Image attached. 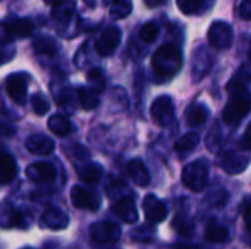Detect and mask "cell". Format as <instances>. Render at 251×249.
Listing matches in <instances>:
<instances>
[{
    "label": "cell",
    "mask_w": 251,
    "mask_h": 249,
    "mask_svg": "<svg viewBox=\"0 0 251 249\" xmlns=\"http://www.w3.org/2000/svg\"><path fill=\"white\" fill-rule=\"evenodd\" d=\"M228 92L231 94V100L222 112V119L226 125H238L251 112L250 94L241 70L229 81Z\"/></svg>",
    "instance_id": "cell-1"
},
{
    "label": "cell",
    "mask_w": 251,
    "mask_h": 249,
    "mask_svg": "<svg viewBox=\"0 0 251 249\" xmlns=\"http://www.w3.org/2000/svg\"><path fill=\"white\" fill-rule=\"evenodd\" d=\"M151 65L157 75L172 78L182 68V53L175 44H165L153 54Z\"/></svg>",
    "instance_id": "cell-2"
},
{
    "label": "cell",
    "mask_w": 251,
    "mask_h": 249,
    "mask_svg": "<svg viewBox=\"0 0 251 249\" xmlns=\"http://www.w3.org/2000/svg\"><path fill=\"white\" fill-rule=\"evenodd\" d=\"M209 169H210V166L206 158H199V160L187 164L182 170L184 185L194 192L203 191L209 182Z\"/></svg>",
    "instance_id": "cell-3"
},
{
    "label": "cell",
    "mask_w": 251,
    "mask_h": 249,
    "mask_svg": "<svg viewBox=\"0 0 251 249\" xmlns=\"http://www.w3.org/2000/svg\"><path fill=\"white\" fill-rule=\"evenodd\" d=\"M209 44L216 50H226L232 45L234 29L225 21H216L210 25L207 32Z\"/></svg>",
    "instance_id": "cell-4"
},
{
    "label": "cell",
    "mask_w": 251,
    "mask_h": 249,
    "mask_svg": "<svg viewBox=\"0 0 251 249\" xmlns=\"http://www.w3.org/2000/svg\"><path fill=\"white\" fill-rule=\"evenodd\" d=\"M121 227L113 222H99L90 227V236L96 244L109 245L121 239Z\"/></svg>",
    "instance_id": "cell-5"
},
{
    "label": "cell",
    "mask_w": 251,
    "mask_h": 249,
    "mask_svg": "<svg viewBox=\"0 0 251 249\" xmlns=\"http://www.w3.org/2000/svg\"><path fill=\"white\" fill-rule=\"evenodd\" d=\"M150 114L157 125H171L175 117V107L172 98L169 95H160L159 98H156L150 107Z\"/></svg>",
    "instance_id": "cell-6"
},
{
    "label": "cell",
    "mask_w": 251,
    "mask_h": 249,
    "mask_svg": "<svg viewBox=\"0 0 251 249\" xmlns=\"http://www.w3.org/2000/svg\"><path fill=\"white\" fill-rule=\"evenodd\" d=\"M218 163L221 166V169L224 172H226L228 175H240L241 172H244L250 163L249 156H244L241 153L237 151H224L219 154L218 157Z\"/></svg>",
    "instance_id": "cell-7"
},
{
    "label": "cell",
    "mask_w": 251,
    "mask_h": 249,
    "mask_svg": "<svg viewBox=\"0 0 251 249\" xmlns=\"http://www.w3.org/2000/svg\"><path fill=\"white\" fill-rule=\"evenodd\" d=\"M71 201L74 207L79 210H87V211H96L100 207V200L97 194L82 188V186H74L71 189Z\"/></svg>",
    "instance_id": "cell-8"
},
{
    "label": "cell",
    "mask_w": 251,
    "mask_h": 249,
    "mask_svg": "<svg viewBox=\"0 0 251 249\" xmlns=\"http://www.w3.org/2000/svg\"><path fill=\"white\" fill-rule=\"evenodd\" d=\"M122 38V31L118 26H109L96 43V50L100 56H110L119 45Z\"/></svg>",
    "instance_id": "cell-9"
},
{
    "label": "cell",
    "mask_w": 251,
    "mask_h": 249,
    "mask_svg": "<svg viewBox=\"0 0 251 249\" xmlns=\"http://www.w3.org/2000/svg\"><path fill=\"white\" fill-rule=\"evenodd\" d=\"M26 178L32 182L37 183H46V182H53L56 179V167L49 163V161H38V163H32L26 167L25 170Z\"/></svg>",
    "instance_id": "cell-10"
},
{
    "label": "cell",
    "mask_w": 251,
    "mask_h": 249,
    "mask_svg": "<svg viewBox=\"0 0 251 249\" xmlns=\"http://www.w3.org/2000/svg\"><path fill=\"white\" fill-rule=\"evenodd\" d=\"M143 210L146 220L149 223H160L166 219L168 210L166 205L156 197V195H147L143 201Z\"/></svg>",
    "instance_id": "cell-11"
},
{
    "label": "cell",
    "mask_w": 251,
    "mask_h": 249,
    "mask_svg": "<svg viewBox=\"0 0 251 249\" xmlns=\"http://www.w3.org/2000/svg\"><path fill=\"white\" fill-rule=\"evenodd\" d=\"M6 92L7 95L19 106H24L26 101V81L22 73H13L6 79Z\"/></svg>",
    "instance_id": "cell-12"
},
{
    "label": "cell",
    "mask_w": 251,
    "mask_h": 249,
    "mask_svg": "<svg viewBox=\"0 0 251 249\" xmlns=\"http://www.w3.org/2000/svg\"><path fill=\"white\" fill-rule=\"evenodd\" d=\"M212 68V56L206 47H199L193 57V79L200 81Z\"/></svg>",
    "instance_id": "cell-13"
},
{
    "label": "cell",
    "mask_w": 251,
    "mask_h": 249,
    "mask_svg": "<svg viewBox=\"0 0 251 249\" xmlns=\"http://www.w3.org/2000/svg\"><path fill=\"white\" fill-rule=\"evenodd\" d=\"M25 147L31 154H35V156H50L54 151V142L41 134L28 136L25 141Z\"/></svg>",
    "instance_id": "cell-14"
},
{
    "label": "cell",
    "mask_w": 251,
    "mask_h": 249,
    "mask_svg": "<svg viewBox=\"0 0 251 249\" xmlns=\"http://www.w3.org/2000/svg\"><path fill=\"white\" fill-rule=\"evenodd\" d=\"M113 211L125 223L134 225V223L138 222V211H137V207H135V201L131 197L121 198L118 203H115Z\"/></svg>",
    "instance_id": "cell-15"
},
{
    "label": "cell",
    "mask_w": 251,
    "mask_h": 249,
    "mask_svg": "<svg viewBox=\"0 0 251 249\" xmlns=\"http://www.w3.org/2000/svg\"><path fill=\"white\" fill-rule=\"evenodd\" d=\"M3 28L9 37H16V38L29 37L34 29L32 22L26 18H13V19L7 21L3 25Z\"/></svg>",
    "instance_id": "cell-16"
},
{
    "label": "cell",
    "mask_w": 251,
    "mask_h": 249,
    "mask_svg": "<svg viewBox=\"0 0 251 249\" xmlns=\"http://www.w3.org/2000/svg\"><path fill=\"white\" fill-rule=\"evenodd\" d=\"M41 225L51 230L65 229L68 226V217L63 211L54 207H49L41 216Z\"/></svg>",
    "instance_id": "cell-17"
},
{
    "label": "cell",
    "mask_w": 251,
    "mask_h": 249,
    "mask_svg": "<svg viewBox=\"0 0 251 249\" xmlns=\"http://www.w3.org/2000/svg\"><path fill=\"white\" fill-rule=\"evenodd\" d=\"M126 170H128V175L129 178L132 179V182L137 185V186H147L150 183V175L147 172V167L144 166V163L138 158H134L131 160L128 164H126Z\"/></svg>",
    "instance_id": "cell-18"
},
{
    "label": "cell",
    "mask_w": 251,
    "mask_h": 249,
    "mask_svg": "<svg viewBox=\"0 0 251 249\" xmlns=\"http://www.w3.org/2000/svg\"><path fill=\"white\" fill-rule=\"evenodd\" d=\"M16 163L12 156L1 153L0 154V185L10 183L16 176Z\"/></svg>",
    "instance_id": "cell-19"
},
{
    "label": "cell",
    "mask_w": 251,
    "mask_h": 249,
    "mask_svg": "<svg viewBox=\"0 0 251 249\" xmlns=\"http://www.w3.org/2000/svg\"><path fill=\"white\" fill-rule=\"evenodd\" d=\"M185 117H187V123L190 126H201L206 123V120L209 117V109L201 103L191 104L187 109Z\"/></svg>",
    "instance_id": "cell-20"
},
{
    "label": "cell",
    "mask_w": 251,
    "mask_h": 249,
    "mask_svg": "<svg viewBox=\"0 0 251 249\" xmlns=\"http://www.w3.org/2000/svg\"><path fill=\"white\" fill-rule=\"evenodd\" d=\"M213 3L215 0H176L179 10L185 15H197L204 10H209Z\"/></svg>",
    "instance_id": "cell-21"
},
{
    "label": "cell",
    "mask_w": 251,
    "mask_h": 249,
    "mask_svg": "<svg viewBox=\"0 0 251 249\" xmlns=\"http://www.w3.org/2000/svg\"><path fill=\"white\" fill-rule=\"evenodd\" d=\"M204 236L210 244H224L229 239V232L225 226L216 223L215 220H210L206 227Z\"/></svg>",
    "instance_id": "cell-22"
},
{
    "label": "cell",
    "mask_w": 251,
    "mask_h": 249,
    "mask_svg": "<svg viewBox=\"0 0 251 249\" xmlns=\"http://www.w3.org/2000/svg\"><path fill=\"white\" fill-rule=\"evenodd\" d=\"M74 12H75V1L74 0H62L59 4L53 6L51 16L54 18V21H57L60 23H68L69 19L72 18Z\"/></svg>",
    "instance_id": "cell-23"
},
{
    "label": "cell",
    "mask_w": 251,
    "mask_h": 249,
    "mask_svg": "<svg viewBox=\"0 0 251 249\" xmlns=\"http://www.w3.org/2000/svg\"><path fill=\"white\" fill-rule=\"evenodd\" d=\"M76 92H78V100H79V104L82 106V109L93 110L99 106L100 97H99V91L96 88L82 87V88H78Z\"/></svg>",
    "instance_id": "cell-24"
},
{
    "label": "cell",
    "mask_w": 251,
    "mask_h": 249,
    "mask_svg": "<svg viewBox=\"0 0 251 249\" xmlns=\"http://www.w3.org/2000/svg\"><path fill=\"white\" fill-rule=\"evenodd\" d=\"M101 167L99 164H94V163H88V164H84L82 167L78 169V176L82 182L85 183H90V185H94L100 181L101 178Z\"/></svg>",
    "instance_id": "cell-25"
},
{
    "label": "cell",
    "mask_w": 251,
    "mask_h": 249,
    "mask_svg": "<svg viewBox=\"0 0 251 249\" xmlns=\"http://www.w3.org/2000/svg\"><path fill=\"white\" fill-rule=\"evenodd\" d=\"M47 126L57 136H66L71 132V122L62 114H53L49 119Z\"/></svg>",
    "instance_id": "cell-26"
},
{
    "label": "cell",
    "mask_w": 251,
    "mask_h": 249,
    "mask_svg": "<svg viewBox=\"0 0 251 249\" xmlns=\"http://www.w3.org/2000/svg\"><path fill=\"white\" fill-rule=\"evenodd\" d=\"M199 142H200L199 135L194 134V132H190V134L181 136V138L176 141L175 150H176V153H179L181 156H185V154H188L190 151H193V150L199 145Z\"/></svg>",
    "instance_id": "cell-27"
},
{
    "label": "cell",
    "mask_w": 251,
    "mask_h": 249,
    "mask_svg": "<svg viewBox=\"0 0 251 249\" xmlns=\"http://www.w3.org/2000/svg\"><path fill=\"white\" fill-rule=\"evenodd\" d=\"M172 226L174 229L179 233V235H184V236H190L193 235L196 226H194V222L187 216V214H178L174 222H172Z\"/></svg>",
    "instance_id": "cell-28"
},
{
    "label": "cell",
    "mask_w": 251,
    "mask_h": 249,
    "mask_svg": "<svg viewBox=\"0 0 251 249\" xmlns=\"http://www.w3.org/2000/svg\"><path fill=\"white\" fill-rule=\"evenodd\" d=\"M132 12V0H113L110 6L112 19H124Z\"/></svg>",
    "instance_id": "cell-29"
},
{
    "label": "cell",
    "mask_w": 251,
    "mask_h": 249,
    "mask_svg": "<svg viewBox=\"0 0 251 249\" xmlns=\"http://www.w3.org/2000/svg\"><path fill=\"white\" fill-rule=\"evenodd\" d=\"M34 50L40 54H49V56H53L56 51H57V44L53 38L50 37H38L34 44H32Z\"/></svg>",
    "instance_id": "cell-30"
},
{
    "label": "cell",
    "mask_w": 251,
    "mask_h": 249,
    "mask_svg": "<svg viewBox=\"0 0 251 249\" xmlns=\"http://www.w3.org/2000/svg\"><path fill=\"white\" fill-rule=\"evenodd\" d=\"M159 35V26L156 22H147L140 29V38L144 43H153Z\"/></svg>",
    "instance_id": "cell-31"
},
{
    "label": "cell",
    "mask_w": 251,
    "mask_h": 249,
    "mask_svg": "<svg viewBox=\"0 0 251 249\" xmlns=\"http://www.w3.org/2000/svg\"><path fill=\"white\" fill-rule=\"evenodd\" d=\"M32 109L35 112V114L38 116H44L49 112V101L46 100V97L43 94H37L32 97Z\"/></svg>",
    "instance_id": "cell-32"
},
{
    "label": "cell",
    "mask_w": 251,
    "mask_h": 249,
    "mask_svg": "<svg viewBox=\"0 0 251 249\" xmlns=\"http://www.w3.org/2000/svg\"><path fill=\"white\" fill-rule=\"evenodd\" d=\"M87 81L90 84L96 85L97 87V91L99 90H103V87H104V75H103V72L99 68L90 69V72L87 73Z\"/></svg>",
    "instance_id": "cell-33"
},
{
    "label": "cell",
    "mask_w": 251,
    "mask_h": 249,
    "mask_svg": "<svg viewBox=\"0 0 251 249\" xmlns=\"http://www.w3.org/2000/svg\"><path fill=\"white\" fill-rule=\"evenodd\" d=\"M238 15L244 21H251V0H243L238 9Z\"/></svg>",
    "instance_id": "cell-34"
},
{
    "label": "cell",
    "mask_w": 251,
    "mask_h": 249,
    "mask_svg": "<svg viewBox=\"0 0 251 249\" xmlns=\"http://www.w3.org/2000/svg\"><path fill=\"white\" fill-rule=\"evenodd\" d=\"M244 223L247 230L251 233V197L247 198L246 205H244Z\"/></svg>",
    "instance_id": "cell-35"
},
{
    "label": "cell",
    "mask_w": 251,
    "mask_h": 249,
    "mask_svg": "<svg viewBox=\"0 0 251 249\" xmlns=\"http://www.w3.org/2000/svg\"><path fill=\"white\" fill-rule=\"evenodd\" d=\"M240 145H241V148L251 151V123L247 126V129L244 132V136L240 141Z\"/></svg>",
    "instance_id": "cell-36"
},
{
    "label": "cell",
    "mask_w": 251,
    "mask_h": 249,
    "mask_svg": "<svg viewBox=\"0 0 251 249\" xmlns=\"http://www.w3.org/2000/svg\"><path fill=\"white\" fill-rule=\"evenodd\" d=\"M12 135H13V129L9 128L7 125H4V123L0 122V136H1V138H9V136H12Z\"/></svg>",
    "instance_id": "cell-37"
},
{
    "label": "cell",
    "mask_w": 251,
    "mask_h": 249,
    "mask_svg": "<svg viewBox=\"0 0 251 249\" xmlns=\"http://www.w3.org/2000/svg\"><path fill=\"white\" fill-rule=\"evenodd\" d=\"M165 1H166V0H144L146 6H147V7H150V9L159 7V6H162Z\"/></svg>",
    "instance_id": "cell-38"
},
{
    "label": "cell",
    "mask_w": 251,
    "mask_h": 249,
    "mask_svg": "<svg viewBox=\"0 0 251 249\" xmlns=\"http://www.w3.org/2000/svg\"><path fill=\"white\" fill-rule=\"evenodd\" d=\"M174 249H201V247H194V245H175Z\"/></svg>",
    "instance_id": "cell-39"
},
{
    "label": "cell",
    "mask_w": 251,
    "mask_h": 249,
    "mask_svg": "<svg viewBox=\"0 0 251 249\" xmlns=\"http://www.w3.org/2000/svg\"><path fill=\"white\" fill-rule=\"evenodd\" d=\"M44 3H47V4H50V6H56V4H59L62 0H43Z\"/></svg>",
    "instance_id": "cell-40"
},
{
    "label": "cell",
    "mask_w": 251,
    "mask_h": 249,
    "mask_svg": "<svg viewBox=\"0 0 251 249\" xmlns=\"http://www.w3.org/2000/svg\"><path fill=\"white\" fill-rule=\"evenodd\" d=\"M249 59H250V62H251V44H250V48H249Z\"/></svg>",
    "instance_id": "cell-41"
},
{
    "label": "cell",
    "mask_w": 251,
    "mask_h": 249,
    "mask_svg": "<svg viewBox=\"0 0 251 249\" xmlns=\"http://www.w3.org/2000/svg\"><path fill=\"white\" fill-rule=\"evenodd\" d=\"M24 249H31V248H24Z\"/></svg>",
    "instance_id": "cell-42"
}]
</instances>
